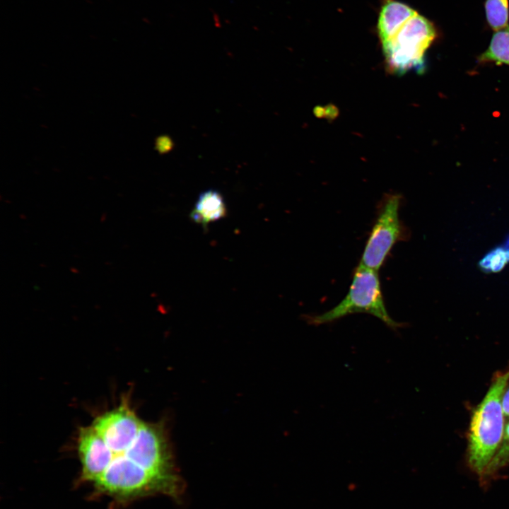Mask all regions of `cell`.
I'll return each instance as SVG.
<instances>
[{"instance_id":"8fae6325","label":"cell","mask_w":509,"mask_h":509,"mask_svg":"<svg viewBox=\"0 0 509 509\" xmlns=\"http://www.w3.org/2000/svg\"><path fill=\"white\" fill-rule=\"evenodd\" d=\"M503 409L505 420L509 419V378L505 384L503 394Z\"/></svg>"},{"instance_id":"9c48e42d","label":"cell","mask_w":509,"mask_h":509,"mask_svg":"<svg viewBox=\"0 0 509 509\" xmlns=\"http://www.w3.org/2000/svg\"><path fill=\"white\" fill-rule=\"evenodd\" d=\"M485 12L488 25L495 31L508 27V0H486Z\"/></svg>"},{"instance_id":"8992f818","label":"cell","mask_w":509,"mask_h":509,"mask_svg":"<svg viewBox=\"0 0 509 509\" xmlns=\"http://www.w3.org/2000/svg\"><path fill=\"white\" fill-rule=\"evenodd\" d=\"M226 214V206L221 194L214 189L202 192L192 209L190 217L194 222L206 227Z\"/></svg>"},{"instance_id":"3957f363","label":"cell","mask_w":509,"mask_h":509,"mask_svg":"<svg viewBox=\"0 0 509 509\" xmlns=\"http://www.w3.org/2000/svg\"><path fill=\"white\" fill-rule=\"evenodd\" d=\"M435 36L433 23L416 14L394 38L382 44L387 69L400 76L411 71L423 74L426 69L425 53Z\"/></svg>"},{"instance_id":"ba28073f","label":"cell","mask_w":509,"mask_h":509,"mask_svg":"<svg viewBox=\"0 0 509 509\" xmlns=\"http://www.w3.org/2000/svg\"><path fill=\"white\" fill-rule=\"evenodd\" d=\"M509 466V419L506 421L505 431L500 447L479 480L481 486L486 487L493 479L497 477L503 469Z\"/></svg>"},{"instance_id":"7c38bea8","label":"cell","mask_w":509,"mask_h":509,"mask_svg":"<svg viewBox=\"0 0 509 509\" xmlns=\"http://www.w3.org/2000/svg\"><path fill=\"white\" fill-rule=\"evenodd\" d=\"M502 245L509 256V235L505 238Z\"/></svg>"},{"instance_id":"7a4b0ae2","label":"cell","mask_w":509,"mask_h":509,"mask_svg":"<svg viewBox=\"0 0 509 509\" xmlns=\"http://www.w3.org/2000/svg\"><path fill=\"white\" fill-rule=\"evenodd\" d=\"M353 313L372 315L393 329L402 326L387 312L378 271L361 264H359L353 274L352 283L345 298L332 309L307 318L311 324L320 325Z\"/></svg>"},{"instance_id":"277c9868","label":"cell","mask_w":509,"mask_h":509,"mask_svg":"<svg viewBox=\"0 0 509 509\" xmlns=\"http://www.w3.org/2000/svg\"><path fill=\"white\" fill-rule=\"evenodd\" d=\"M402 197L389 194L382 204L370 233L360 264L378 271L394 245L404 235L399 210Z\"/></svg>"},{"instance_id":"6da1fadb","label":"cell","mask_w":509,"mask_h":509,"mask_svg":"<svg viewBox=\"0 0 509 509\" xmlns=\"http://www.w3.org/2000/svg\"><path fill=\"white\" fill-rule=\"evenodd\" d=\"M508 378L509 370L496 375L472 416L467 461L469 467L479 480L503 438L506 422L503 409V394Z\"/></svg>"},{"instance_id":"30bf717a","label":"cell","mask_w":509,"mask_h":509,"mask_svg":"<svg viewBox=\"0 0 509 509\" xmlns=\"http://www.w3.org/2000/svg\"><path fill=\"white\" fill-rule=\"evenodd\" d=\"M509 263V256L502 245L489 250L479 261V267L486 273H496Z\"/></svg>"},{"instance_id":"52a82bcc","label":"cell","mask_w":509,"mask_h":509,"mask_svg":"<svg viewBox=\"0 0 509 509\" xmlns=\"http://www.w3.org/2000/svg\"><path fill=\"white\" fill-rule=\"evenodd\" d=\"M479 59L481 62L509 65V26L495 32L488 48Z\"/></svg>"},{"instance_id":"5b68a950","label":"cell","mask_w":509,"mask_h":509,"mask_svg":"<svg viewBox=\"0 0 509 509\" xmlns=\"http://www.w3.org/2000/svg\"><path fill=\"white\" fill-rule=\"evenodd\" d=\"M418 13L396 0H385L378 21V33L382 44L394 38L404 24Z\"/></svg>"}]
</instances>
